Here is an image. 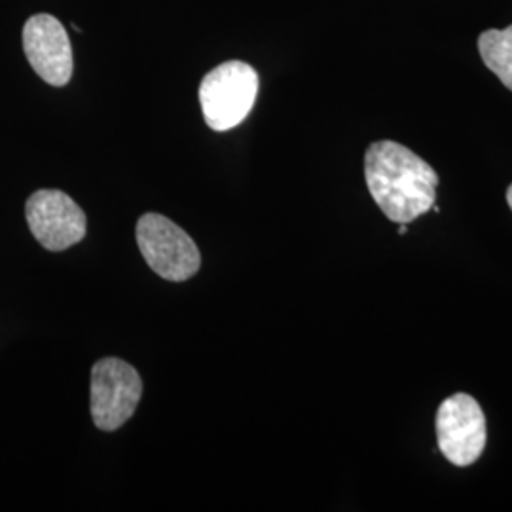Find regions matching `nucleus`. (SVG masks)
<instances>
[{"label":"nucleus","mask_w":512,"mask_h":512,"mask_svg":"<svg viewBox=\"0 0 512 512\" xmlns=\"http://www.w3.org/2000/svg\"><path fill=\"white\" fill-rule=\"evenodd\" d=\"M258 93V74L249 63L226 61L205 74L200 103L207 126L228 131L239 126L253 110Z\"/></svg>","instance_id":"2"},{"label":"nucleus","mask_w":512,"mask_h":512,"mask_svg":"<svg viewBox=\"0 0 512 512\" xmlns=\"http://www.w3.org/2000/svg\"><path fill=\"white\" fill-rule=\"evenodd\" d=\"M507 202H509V207H511L512 211V184L509 186V190H507Z\"/></svg>","instance_id":"9"},{"label":"nucleus","mask_w":512,"mask_h":512,"mask_svg":"<svg viewBox=\"0 0 512 512\" xmlns=\"http://www.w3.org/2000/svg\"><path fill=\"white\" fill-rule=\"evenodd\" d=\"M478 52L484 65L512 92V25L484 31L478 37Z\"/></svg>","instance_id":"8"},{"label":"nucleus","mask_w":512,"mask_h":512,"mask_svg":"<svg viewBox=\"0 0 512 512\" xmlns=\"http://www.w3.org/2000/svg\"><path fill=\"white\" fill-rule=\"evenodd\" d=\"M137 245L148 266L167 281H186L200 270L202 256L194 239L164 215L148 213L139 219Z\"/></svg>","instance_id":"3"},{"label":"nucleus","mask_w":512,"mask_h":512,"mask_svg":"<svg viewBox=\"0 0 512 512\" xmlns=\"http://www.w3.org/2000/svg\"><path fill=\"white\" fill-rule=\"evenodd\" d=\"M365 179L370 196L393 222L408 224L435 207L437 171L395 141H378L368 147Z\"/></svg>","instance_id":"1"},{"label":"nucleus","mask_w":512,"mask_h":512,"mask_svg":"<svg viewBox=\"0 0 512 512\" xmlns=\"http://www.w3.org/2000/svg\"><path fill=\"white\" fill-rule=\"evenodd\" d=\"M23 50L33 71L50 86L61 88L73 76V48L59 19L35 14L23 27Z\"/></svg>","instance_id":"7"},{"label":"nucleus","mask_w":512,"mask_h":512,"mask_svg":"<svg viewBox=\"0 0 512 512\" xmlns=\"http://www.w3.org/2000/svg\"><path fill=\"white\" fill-rule=\"evenodd\" d=\"M27 224L48 251H65L86 236V215L61 190H38L25 205Z\"/></svg>","instance_id":"6"},{"label":"nucleus","mask_w":512,"mask_h":512,"mask_svg":"<svg viewBox=\"0 0 512 512\" xmlns=\"http://www.w3.org/2000/svg\"><path fill=\"white\" fill-rule=\"evenodd\" d=\"M143 395L141 376L120 359H101L92 370V418L101 431H116L133 416Z\"/></svg>","instance_id":"5"},{"label":"nucleus","mask_w":512,"mask_h":512,"mask_svg":"<svg viewBox=\"0 0 512 512\" xmlns=\"http://www.w3.org/2000/svg\"><path fill=\"white\" fill-rule=\"evenodd\" d=\"M437 440L442 456L456 467H469L486 448V416L471 395L456 393L437 410Z\"/></svg>","instance_id":"4"}]
</instances>
